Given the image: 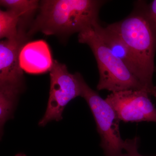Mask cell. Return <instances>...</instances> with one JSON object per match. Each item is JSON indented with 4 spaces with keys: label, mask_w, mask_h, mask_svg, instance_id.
<instances>
[{
    "label": "cell",
    "mask_w": 156,
    "mask_h": 156,
    "mask_svg": "<svg viewBox=\"0 0 156 156\" xmlns=\"http://www.w3.org/2000/svg\"><path fill=\"white\" fill-rule=\"evenodd\" d=\"M16 38L0 42V87L10 88L21 92L24 86L23 70L19 56L23 47L29 37L23 27H20Z\"/></svg>",
    "instance_id": "52a82bcc"
},
{
    "label": "cell",
    "mask_w": 156,
    "mask_h": 156,
    "mask_svg": "<svg viewBox=\"0 0 156 156\" xmlns=\"http://www.w3.org/2000/svg\"><path fill=\"white\" fill-rule=\"evenodd\" d=\"M93 26L114 55L122 62L150 95L154 97L156 100V86L154 85L152 81L149 80L136 56L126 43L108 26L104 27L98 21L93 24Z\"/></svg>",
    "instance_id": "ba28073f"
},
{
    "label": "cell",
    "mask_w": 156,
    "mask_h": 156,
    "mask_svg": "<svg viewBox=\"0 0 156 156\" xmlns=\"http://www.w3.org/2000/svg\"><path fill=\"white\" fill-rule=\"evenodd\" d=\"M40 2L36 0H1L0 5L17 12L21 17L20 23L28 20L39 9Z\"/></svg>",
    "instance_id": "8fae6325"
},
{
    "label": "cell",
    "mask_w": 156,
    "mask_h": 156,
    "mask_svg": "<svg viewBox=\"0 0 156 156\" xmlns=\"http://www.w3.org/2000/svg\"><path fill=\"white\" fill-rule=\"evenodd\" d=\"M21 17L11 10L0 11V38L12 40L19 34V25Z\"/></svg>",
    "instance_id": "30bf717a"
},
{
    "label": "cell",
    "mask_w": 156,
    "mask_h": 156,
    "mask_svg": "<svg viewBox=\"0 0 156 156\" xmlns=\"http://www.w3.org/2000/svg\"><path fill=\"white\" fill-rule=\"evenodd\" d=\"M93 24L79 34L78 41L88 45L95 56L99 75L98 90L114 92L131 89L147 92L122 62L105 45Z\"/></svg>",
    "instance_id": "3957f363"
},
{
    "label": "cell",
    "mask_w": 156,
    "mask_h": 156,
    "mask_svg": "<svg viewBox=\"0 0 156 156\" xmlns=\"http://www.w3.org/2000/svg\"><path fill=\"white\" fill-rule=\"evenodd\" d=\"M50 90L47 109L39 125L44 127L53 121H60L66 105L81 96L82 89L79 73H70L66 65L54 60L50 71Z\"/></svg>",
    "instance_id": "5b68a950"
},
{
    "label": "cell",
    "mask_w": 156,
    "mask_h": 156,
    "mask_svg": "<svg viewBox=\"0 0 156 156\" xmlns=\"http://www.w3.org/2000/svg\"><path fill=\"white\" fill-rule=\"evenodd\" d=\"M139 138L137 136L131 139H128V145L126 149L128 156H144L138 152Z\"/></svg>",
    "instance_id": "7c38bea8"
},
{
    "label": "cell",
    "mask_w": 156,
    "mask_h": 156,
    "mask_svg": "<svg viewBox=\"0 0 156 156\" xmlns=\"http://www.w3.org/2000/svg\"><path fill=\"white\" fill-rule=\"evenodd\" d=\"M147 13L151 24L156 33V0L147 5Z\"/></svg>",
    "instance_id": "4fadbf2b"
},
{
    "label": "cell",
    "mask_w": 156,
    "mask_h": 156,
    "mask_svg": "<svg viewBox=\"0 0 156 156\" xmlns=\"http://www.w3.org/2000/svg\"><path fill=\"white\" fill-rule=\"evenodd\" d=\"M155 71H156V70H155Z\"/></svg>",
    "instance_id": "9a60e30c"
},
{
    "label": "cell",
    "mask_w": 156,
    "mask_h": 156,
    "mask_svg": "<svg viewBox=\"0 0 156 156\" xmlns=\"http://www.w3.org/2000/svg\"><path fill=\"white\" fill-rule=\"evenodd\" d=\"M82 95L94 117L101 138L100 146L105 156H128V139L123 140L120 134V121L112 108L89 87L83 76L80 79Z\"/></svg>",
    "instance_id": "277c9868"
},
{
    "label": "cell",
    "mask_w": 156,
    "mask_h": 156,
    "mask_svg": "<svg viewBox=\"0 0 156 156\" xmlns=\"http://www.w3.org/2000/svg\"><path fill=\"white\" fill-rule=\"evenodd\" d=\"M105 1L44 0L27 32L30 37L41 32L46 35L67 36L80 33L98 21V13Z\"/></svg>",
    "instance_id": "6da1fadb"
},
{
    "label": "cell",
    "mask_w": 156,
    "mask_h": 156,
    "mask_svg": "<svg viewBox=\"0 0 156 156\" xmlns=\"http://www.w3.org/2000/svg\"><path fill=\"white\" fill-rule=\"evenodd\" d=\"M53 61L49 45L44 40L27 43L20 54V67L28 73L39 74L50 72Z\"/></svg>",
    "instance_id": "9c48e42d"
},
{
    "label": "cell",
    "mask_w": 156,
    "mask_h": 156,
    "mask_svg": "<svg viewBox=\"0 0 156 156\" xmlns=\"http://www.w3.org/2000/svg\"><path fill=\"white\" fill-rule=\"evenodd\" d=\"M15 156H27L25 154H21L20 153L18 154H17V155H16Z\"/></svg>",
    "instance_id": "5bb4252c"
},
{
    "label": "cell",
    "mask_w": 156,
    "mask_h": 156,
    "mask_svg": "<svg viewBox=\"0 0 156 156\" xmlns=\"http://www.w3.org/2000/svg\"><path fill=\"white\" fill-rule=\"evenodd\" d=\"M144 2H136L133 11L122 20L108 25L128 46L153 82L155 71L156 33L147 13Z\"/></svg>",
    "instance_id": "7a4b0ae2"
},
{
    "label": "cell",
    "mask_w": 156,
    "mask_h": 156,
    "mask_svg": "<svg viewBox=\"0 0 156 156\" xmlns=\"http://www.w3.org/2000/svg\"><path fill=\"white\" fill-rule=\"evenodd\" d=\"M151 96L145 90L130 89L112 92L105 99L120 121L156 123V108Z\"/></svg>",
    "instance_id": "8992f818"
}]
</instances>
